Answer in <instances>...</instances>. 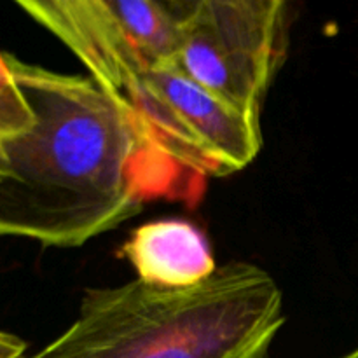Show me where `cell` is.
I'll return each mask as SVG.
<instances>
[{
	"instance_id": "cell-1",
	"label": "cell",
	"mask_w": 358,
	"mask_h": 358,
	"mask_svg": "<svg viewBox=\"0 0 358 358\" xmlns=\"http://www.w3.org/2000/svg\"><path fill=\"white\" fill-rule=\"evenodd\" d=\"M208 178L170 156L138 112L90 76L2 52L0 233L76 248L168 199L194 205Z\"/></svg>"
},
{
	"instance_id": "cell-2",
	"label": "cell",
	"mask_w": 358,
	"mask_h": 358,
	"mask_svg": "<svg viewBox=\"0 0 358 358\" xmlns=\"http://www.w3.org/2000/svg\"><path fill=\"white\" fill-rule=\"evenodd\" d=\"M283 324L276 280L229 262L187 289L135 280L84 290L73 324L23 358H266Z\"/></svg>"
},
{
	"instance_id": "cell-3",
	"label": "cell",
	"mask_w": 358,
	"mask_h": 358,
	"mask_svg": "<svg viewBox=\"0 0 358 358\" xmlns=\"http://www.w3.org/2000/svg\"><path fill=\"white\" fill-rule=\"evenodd\" d=\"M285 0H196L173 63L219 100L261 121L289 45Z\"/></svg>"
},
{
	"instance_id": "cell-4",
	"label": "cell",
	"mask_w": 358,
	"mask_h": 358,
	"mask_svg": "<svg viewBox=\"0 0 358 358\" xmlns=\"http://www.w3.org/2000/svg\"><path fill=\"white\" fill-rule=\"evenodd\" d=\"M196 0H17L114 93L173 59Z\"/></svg>"
},
{
	"instance_id": "cell-5",
	"label": "cell",
	"mask_w": 358,
	"mask_h": 358,
	"mask_svg": "<svg viewBox=\"0 0 358 358\" xmlns=\"http://www.w3.org/2000/svg\"><path fill=\"white\" fill-rule=\"evenodd\" d=\"M119 94L164 150L201 177L236 173L261 152V121L224 103L171 62L133 79Z\"/></svg>"
},
{
	"instance_id": "cell-6",
	"label": "cell",
	"mask_w": 358,
	"mask_h": 358,
	"mask_svg": "<svg viewBox=\"0 0 358 358\" xmlns=\"http://www.w3.org/2000/svg\"><path fill=\"white\" fill-rule=\"evenodd\" d=\"M119 254L135 269L136 280L164 289L194 287L219 269L206 234L182 219L142 224Z\"/></svg>"
},
{
	"instance_id": "cell-7",
	"label": "cell",
	"mask_w": 358,
	"mask_h": 358,
	"mask_svg": "<svg viewBox=\"0 0 358 358\" xmlns=\"http://www.w3.org/2000/svg\"><path fill=\"white\" fill-rule=\"evenodd\" d=\"M339 358H358V348H357V350H353V352H352V353H348V355L339 357Z\"/></svg>"
}]
</instances>
